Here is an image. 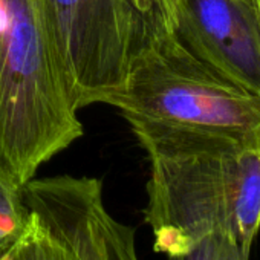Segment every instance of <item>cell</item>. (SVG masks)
<instances>
[{
	"instance_id": "3957f363",
	"label": "cell",
	"mask_w": 260,
	"mask_h": 260,
	"mask_svg": "<svg viewBox=\"0 0 260 260\" xmlns=\"http://www.w3.org/2000/svg\"><path fill=\"white\" fill-rule=\"evenodd\" d=\"M122 115L207 130L260 137V98L214 72L179 40L172 0H149L141 46L127 81L109 100Z\"/></svg>"
},
{
	"instance_id": "5b68a950",
	"label": "cell",
	"mask_w": 260,
	"mask_h": 260,
	"mask_svg": "<svg viewBox=\"0 0 260 260\" xmlns=\"http://www.w3.org/2000/svg\"><path fill=\"white\" fill-rule=\"evenodd\" d=\"M22 198L28 211L78 260H140L135 230L109 213L100 179L69 175L34 178L22 187Z\"/></svg>"
},
{
	"instance_id": "6da1fadb",
	"label": "cell",
	"mask_w": 260,
	"mask_h": 260,
	"mask_svg": "<svg viewBox=\"0 0 260 260\" xmlns=\"http://www.w3.org/2000/svg\"><path fill=\"white\" fill-rule=\"evenodd\" d=\"M122 116L150 166L144 219L155 251L179 255L220 234L249 254L260 228V137Z\"/></svg>"
},
{
	"instance_id": "8992f818",
	"label": "cell",
	"mask_w": 260,
	"mask_h": 260,
	"mask_svg": "<svg viewBox=\"0 0 260 260\" xmlns=\"http://www.w3.org/2000/svg\"><path fill=\"white\" fill-rule=\"evenodd\" d=\"M172 17L188 51L260 98V32L243 0H172Z\"/></svg>"
},
{
	"instance_id": "30bf717a",
	"label": "cell",
	"mask_w": 260,
	"mask_h": 260,
	"mask_svg": "<svg viewBox=\"0 0 260 260\" xmlns=\"http://www.w3.org/2000/svg\"><path fill=\"white\" fill-rule=\"evenodd\" d=\"M243 2L249 8L252 17L255 20V25L258 28V32H260V0H243Z\"/></svg>"
},
{
	"instance_id": "ba28073f",
	"label": "cell",
	"mask_w": 260,
	"mask_h": 260,
	"mask_svg": "<svg viewBox=\"0 0 260 260\" xmlns=\"http://www.w3.org/2000/svg\"><path fill=\"white\" fill-rule=\"evenodd\" d=\"M28 222V208L17 187L0 170V258L16 243Z\"/></svg>"
},
{
	"instance_id": "9c48e42d",
	"label": "cell",
	"mask_w": 260,
	"mask_h": 260,
	"mask_svg": "<svg viewBox=\"0 0 260 260\" xmlns=\"http://www.w3.org/2000/svg\"><path fill=\"white\" fill-rule=\"evenodd\" d=\"M167 260H249L239 243L220 234H210L201 239L187 252L167 257Z\"/></svg>"
},
{
	"instance_id": "277c9868",
	"label": "cell",
	"mask_w": 260,
	"mask_h": 260,
	"mask_svg": "<svg viewBox=\"0 0 260 260\" xmlns=\"http://www.w3.org/2000/svg\"><path fill=\"white\" fill-rule=\"evenodd\" d=\"M42 7L75 109L107 104L141 46L146 8L135 0H42Z\"/></svg>"
},
{
	"instance_id": "52a82bcc",
	"label": "cell",
	"mask_w": 260,
	"mask_h": 260,
	"mask_svg": "<svg viewBox=\"0 0 260 260\" xmlns=\"http://www.w3.org/2000/svg\"><path fill=\"white\" fill-rule=\"evenodd\" d=\"M0 260H78L72 249L37 216L28 211V222L8 252Z\"/></svg>"
},
{
	"instance_id": "8fae6325",
	"label": "cell",
	"mask_w": 260,
	"mask_h": 260,
	"mask_svg": "<svg viewBox=\"0 0 260 260\" xmlns=\"http://www.w3.org/2000/svg\"><path fill=\"white\" fill-rule=\"evenodd\" d=\"M135 2H137V5H138L141 10H144V8L147 7V2H149V0H135Z\"/></svg>"
},
{
	"instance_id": "7a4b0ae2",
	"label": "cell",
	"mask_w": 260,
	"mask_h": 260,
	"mask_svg": "<svg viewBox=\"0 0 260 260\" xmlns=\"http://www.w3.org/2000/svg\"><path fill=\"white\" fill-rule=\"evenodd\" d=\"M81 135L42 0H0V170L22 188Z\"/></svg>"
}]
</instances>
